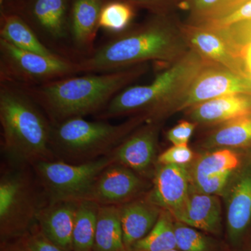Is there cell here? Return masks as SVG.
Here are the masks:
<instances>
[{"label": "cell", "mask_w": 251, "mask_h": 251, "mask_svg": "<svg viewBox=\"0 0 251 251\" xmlns=\"http://www.w3.org/2000/svg\"><path fill=\"white\" fill-rule=\"evenodd\" d=\"M189 50L181 22L173 14L153 15L117 34L77 64L80 73L85 74L112 72L150 62L167 67Z\"/></svg>", "instance_id": "cell-1"}, {"label": "cell", "mask_w": 251, "mask_h": 251, "mask_svg": "<svg viewBox=\"0 0 251 251\" xmlns=\"http://www.w3.org/2000/svg\"><path fill=\"white\" fill-rule=\"evenodd\" d=\"M150 70L149 63L112 72L69 76L37 87L21 88L52 125L69 119L97 115L112 99Z\"/></svg>", "instance_id": "cell-2"}, {"label": "cell", "mask_w": 251, "mask_h": 251, "mask_svg": "<svg viewBox=\"0 0 251 251\" xmlns=\"http://www.w3.org/2000/svg\"><path fill=\"white\" fill-rule=\"evenodd\" d=\"M1 151L11 167H32L56 160L51 148L52 124L22 89L1 82Z\"/></svg>", "instance_id": "cell-3"}, {"label": "cell", "mask_w": 251, "mask_h": 251, "mask_svg": "<svg viewBox=\"0 0 251 251\" xmlns=\"http://www.w3.org/2000/svg\"><path fill=\"white\" fill-rule=\"evenodd\" d=\"M208 62L190 50L182 58L165 67L148 85H131L122 90L95 117L106 120L144 114L149 121H161L168 105L186 90Z\"/></svg>", "instance_id": "cell-4"}, {"label": "cell", "mask_w": 251, "mask_h": 251, "mask_svg": "<svg viewBox=\"0 0 251 251\" xmlns=\"http://www.w3.org/2000/svg\"><path fill=\"white\" fill-rule=\"evenodd\" d=\"M148 118L144 114L120 125L87 121L83 117L69 119L52 125L51 148L56 159L82 163L108 156L133 130Z\"/></svg>", "instance_id": "cell-5"}, {"label": "cell", "mask_w": 251, "mask_h": 251, "mask_svg": "<svg viewBox=\"0 0 251 251\" xmlns=\"http://www.w3.org/2000/svg\"><path fill=\"white\" fill-rule=\"evenodd\" d=\"M45 196L30 167L8 166L0 177V232L2 240L23 237L36 224Z\"/></svg>", "instance_id": "cell-6"}, {"label": "cell", "mask_w": 251, "mask_h": 251, "mask_svg": "<svg viewBox=\"0 0 251 251\" xmlns=\"http://www.w3.org/2000/svg\"><path fill=\"white\" fill-rule=\"evenodd\" d=\"M77 62L18 49L0 39L1 82L20 87H37L79 74Z\"/></svg>", "instance_id": "cell-7"}, {"label": "cell", "mask_w": 251, "mask_h": 251, "mask_svg": "<svg viewBox=\"0 0 251 251\" xmlns=\"http://www.w3.org/2000/svg\"><path fill=\"white\" fill-rule=\"evenodd\" d=\"M112 163L111 157L106 156L82 163L42 161L31 168L47 203H52L85 199L100 173Z\"/></svg>", "instance_id": "cell-8"}, {"label": "cell", "mask_w": 251, "mask_h": 251, "mask_svg": "<svg viewBox=\"0 0 251 251\" xmlns=\"http://www.w3.org/2000/svg\"><path fill=\"white\" fill-rule=\"evenodd\" d=\"M251 94V79L219 64L208 62L186 90L172 102L163 117L219 97L232 94Z\"/></svg>", "instance_id": "cell-9"}, {"label": "cell", "mask_w": 251, "mask_h": 251, "mask_svg": "<svg viewBox=\"0 0 251 251\" xmlns=\"http://www.w3.org/2000/svg\"><path fill=\"white\" fill-rule=\"evenodd\" d=\"M227 232L232 244H241L251 229V150L232 175L224 193Z\"/></svg>", "instance_id": "cell-10"}, {"label": "cell", "mask_w": 251, "mask_h": 251, "mask_svg": "<svg viewBox=\"0 0 251 251\" xmlns=\"http://www.w3.org/2000/svg\"><path fill=\"white\" fill-rule=\"evenodd\" d=\"M72 0H21L6 12L21 16L40 37L59 42L69 36Z\"/></svg>", "instance_id": "cell-11"}, {"label": "cell", "mask_w": 251, "mask_h": 251, "mask_svg": "<svg viewBox=\"0 0 251 251\" xmlns=\"http://www.w3.org/2000/svg\"><path fill=\"white\" fill-rule=\"evenodd\" d=\"M181 30L189 49L203 59L250 78L244 55L231 45L221 29L181 23Z\"/></svg>", "instance_id": "cell-12"}, {"label": "cell", "mask_w": 251, "mask_h": 251, "mask_svg": "<svg viewBox=\"0 0 251 251\" xmlns=\"http://www.w3.org/2000/svg\"><path fill=\"white\" fill-rule=\"evenodd\" d=\"M146 188V182L139 174L112 163L100 173L84 200L100 205L120 206L138 198Z\"/></svg>", "instance_id": "cell-13"}, {"label": "cell", "mask_w": 251, "mask_h": 251, "mask_svg": "<svg viewBox=\"0 0 251 251\" xmlns=\"http://www.w3.org/2000/svg\"><path fill=\"white\" fill-rule=\"evenodd\" d=\"M161 121H149L128 135L108 156L113 163L145 174L153 166L158 148Z\"/></svg>", "instance_id": "cell-14"}, {"label": "cell", "mask_w": 251, "mask_h": 251, "mask_svg": "<svg viewBox=\"0 0 251 251\" xmlns=\"http://www.w3.org/2000/svg\"><path fill=\"white\" fill-rule=\"evenodd\" d=\"M191 184L187 165L158 164L152 188L145 197L162 210L172 212L186 201Z\"/></svg>", "instance_id": "cell-15"}, {"label": "cell", "mask_w": 251, "mask_h": 251, "mask_svg": "<svg viewBox=\"0 0 251 251\" xmlns=\"http://www.w3.org/2000/svg\"><path fill=\"white\" fill-rule=\"evenodd\" d=\"M177 222L193 228L218 234L221 228V204L215 195L197 191L191 184L186 201L170 212Z\"/></svg>", "instance_id": "cell-16"}, {"label": "cell", "mask_w": 251, "mask_h": 251, "mask_svg": "<svg viewBox=\"0 0 251 251\" xmlns=\"http://www.w3.org/2000/svg\"><path fill=\"white\" fill-rule=\"evenodd\" d=\"M187 120L198 125L216 126L251 113V94L226 95L186 109Z\"/></svg>", "instance_id": "cell-17"}, {"label": "cell", "mask_w": 251, "mask_h": 251, "mask_svg": "<svg viewBox=\"0 0 251 251\" xmlns=\"http://www.w3.org/2000/svg\"><path fill=\"white\" fill-rule=\"evenodd\" d=\"M79 201L47 203L38 214L36 226L50 241L73 251V231Z\"/></svg>", "instance_id": "cell-18"}, {"label": "cell", "mask_w": 251, "mask_h": 251, "mask_svg": "<svg viewBox=\"0 0 251 251\" xmlns=\"http://www.w3.org/2000/svg\"><path fill=\"white\" fill-rule=\"evenodd\" d=\"M124 242L127 251L146 237L156 224L162 209L146 197L136 198L118 206Z\"/></svg>", "instance_id": "cell-19"}, {"label": "cell", "mask_w": 251, "mask_h": 251, "mask_svg": "<svg viewBox=\"0 0 251 251\" xmlns=\"http://www.w3.org/2000/svg\"><path fill=\"white\" fill-rule=\"evenodd\" d=\"M108 0H72L69 17V36L77 50L92 52L99 29V18Z\"/></svg>", "instance_id": "cell-20"}, {"label": "cell", "mask_w": 251, "mask_h": 251, "mask_svg": "<svg viewBox=\"0 0 251 251\" xmlns=\"http://www.w3.org/2000/svg\"><path fill=\"white\" fill-rule=\"evenodd\" d=\"M201 147L251 150V113L216 126L203 138Z\"/></svg>", "instance_id": "cell-21"}, {"label": "cell", "mask_w": 251, "mask_h": 251, "mask_svg": "<svg viewBox=\"0 0 251 251\" xmlns=\"http://www.w3.org/2000/svg\"><path fill=\"white\" fill-rule=\"evenodd\" d=\"M0 39L18 49L46 55H59L44 45L35 31L21 16L12 12L1 11Z\"/></svg>", "instance_id": "cell-22"}, {"label": "cell", "mask_w": 251, "mask_h": 251, "mask_svg": "<svg viewBox=\"0 0 251 251\" xmlns=\"http://www.w3.org/2000/svg\"><path fill=\"white\" fill-rule=\"evenodd\" d=\"M249 150L220 148L202 155L190 168L191 183L226 173H234L244 163Z\"/></svg>", "instance_id": "cell-23"}, {"label": "cell", "mask_w": 251, "mask_h": 251, "mask_svg": "<svg viewBox=\"0 0 251 251\" xmlns=\"http://www.w3.org/2000/svg\"><path fill=\"white\" fill-rule=\"evenodd\" d=\"M92 251H128L124 242L118 206L100 205Z\"/></svg>", "instance_id": "cell-24"}, {"label": "cell", "mask_w": 251, "mask_h": 251, "mask_svg": "<svg viewBox=\"0 0 251 251\" xmlns=\"http://www.w3.org/2000/svg\"><path fill=\"white\" fill-rule=\"evenodd\" d=\"M99 207L100 204L93 201H79L73 231V251H92Z\"/></svg>", "instance_id": "cell-25"}, {"label": "cell", "mask_w": 251, "mask_h": 251, "mask_svg": "<svg viewBox=\"0 0 251 251\" xmlns=\"http://www.w3.org/2000/svg\"><path fill=\"white\" fill-rule=\"evenodd\" d=\"M249 0H180L179 7L188 12L191 25H204L224 17Z\"/></svg>", "instance_id": "cell-26"}, {"label": "cell", "mask_w": 251, "mask_h": 251, "mask_svg": "<svg viewBox=\"0 0 251 251\" xmlns=\"http://www.w3.org/2000/svg\"><path fill=\"white\" fill-rule=\"evenodd\" d=\"M169 211L162 210L150 233L135 243L130 251H166L176 248L175 223Z\"/></svg>", "instance_id": "cell-27"}, {"label": "cell", "mask_w": 251, "mask_h": 251, "mask_svg": "<svg viewBox=\"0 0 251 251\" xmlns=\"http://www.w3.org/2000/svg\"><path fill=\"white\" fill-rule=\"evenodd\" d=\"M135 7L125 0H108L99 18V28L120 34L128 29L135 16Z\"/></svg>", "instance_id": "cell-28"}, {"label": "cell", "mask_w": 251, "mask_h": 251, "mask_svg": "<svg viewBox=\"0 0 251 251\" xmlns=\"http://www.w3.org/2000/svg\"><path fill=\"white\" fill-rule=\"evenodd\" d=\"M176 248L181 251H209V243L206 237L181 223H175Z\"/></svg>", "instance_id": "cell-29"}, {"label": "cell", "mask_w": 251, "mask_h": 251, "mask_svg": "<svg viewBox=\"0 0 251 251\" xmlns=\"http://www.w3.org/2000/svg\"><path fill=\"white\" fill-rule=\"evenodd\" d=\"M222 31L225 37L240 52L251 44V21L236 23L223 28Z\"/></svg>", "instance_id": "cell-30"}, {"label": "cell", "mask_w": 251, "mask_h": 251, "mask_svg": "<svg viewBox=\"0 0 251 251\" xmlns=\"http://www.w3.org/2000/svg\"><path fill=\"white\" fill-rule=\"evenodd\" d=\"M251 21V0L241 5L232 12L219 19L200 25H205L214 29H223L236 23Z\"/></svg>", "instance_id": "cell-31"}, {"label": "cell", "mask_w": 251, "mask_h": 251, "mask_svg": "<svg viewBox=\"0 0 251 251\" xmlns=\"http://www.w3.org/2000/svg\"><path fill=\"white\" fill-rule=\"evenodd\" d=\"M194 153L188 145H173L157 158L158 164L187 165L192 161Z\"/></svg>", "instance_id": "cell-32"}, {"label": "cell", "mask_w": 251, "mask_h": 251, "mask_svg": "<svg viewBox=\"0 0 251 251\" xmlns=\"http://www.w3.org/2000/svg\"><path fill=\"white\" fill-rule=\"evenodd\" d=\"M21 243L30 251H69L50 241L38 227L36 229H33L31 232L29 231L23 236Z\"/></svg>", "instance_id": "cell-33"}, {"label": "cell", "mask_w": 251, "mask_h": 251, "mask_svg": "<svg viewBox=\"0 0 251 251\" xmlns=\"http://www.w3.org/2000/svg\"><path fill=\"white\" fill-rule=\"evenodd\" d=\"M135 8L148 10L153 15L173 14L180 6V0H125Z\"/></svg>", "instance_id": "cell-34"}, {"label": "cell", "mask_w": 251, "mask_h": 251, "mask_svg": "<svg viewBox=\"0 0 251 251\" xmlns=\"http://www.w3.org/2000/svg\"><path fill=\"white\" fill-rule=\"evenodd\" d=\"M197 124L182 120L167 132V138L173 145H188Z\"/></svg>", "instance_id": "cell-35"}, {"label": "cell", "mask_w": 251, "mask_h": 251, "mask_svg": "<svg viewBox=\"0 0 251 251\" xmlns=\"http://www.w3.org/2000/svg\"><path fill=\"white\" fill-rule=\"evenodd\" d=\"M243 55H244L247 72L251 79V44L244 49Z\"/></svg>", "instance_id": "cell-36"}, {"label": "cell", "mask_w": 251, "mask_h": 251, "mask_svg": "<svg viewBox=\"0 0 251 251\" xmlns=\"http://www.w3.org/2000/svg\"><path fill=\"white\" fill-rule=\"evenodd\" d=\"M21 0H0L1 11H7L12 8L15 4H17Z\"/></svg>", "instance_id": "cell-37"}, {"label": "cell", "mask_w": 251, "mask_h": 251, "mask_svg": "<svg viewBox=\"0 0 251 251\" xmlns=\"http://www.w3.org/2000/svg\"><path fill=\"white\" fill-rule=\"evenodd\" d=\"M4 251H30L28 250L27 248L25 247L22 243L20 242L19 244H13L10 245L9 247L6 248Z\"/></svg>", "instance_id": "cell-38"}, {"label": "cell", "mask_w": 251, "mask_h": 251, "mask_svg": "<svg viewBox=\"0 0 251 251\" xmlns=\"http://www.w3.org/2000/svg\"><path fill=\"white\" fill-rule=\"evenodd\" d=\"M166 251H179V250H176V249H172V250Z\"/></svg>", "instance_id": "cell-39"}]
</instances>
